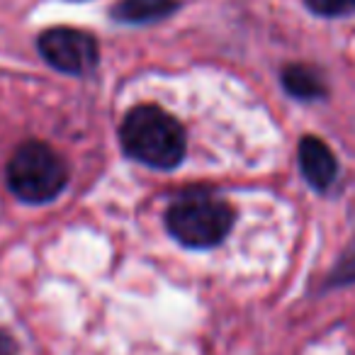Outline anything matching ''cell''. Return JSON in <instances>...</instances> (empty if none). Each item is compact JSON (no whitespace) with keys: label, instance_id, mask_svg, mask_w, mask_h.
<instances>
[{"label":"cell","instance_id":"1","mask_svg":"<svg viewBox=\"0 0 355 355\" xmlns=\"http://www.w3.org/2000/svg\"><path fill=\"white\" fill-rule=\"evenodd\" d=\"M119 141L129 158L158 171L180 166L188 151L183 124L156 105L129 110L119 127Z\"/></svg>","mask_w":355,"mask_h":355},{"label":"cell","instance_id":"2","mask_svg":"<svg viewBox=\"0 0 355 355\" xmlns=\"http://www.w3.org/2000/svg\"><path fill=\"white\" fill-rule=\"evenodd\" d=\"M8 188L30 205L56 200L69 185V166L64 156L44 141H25L15 148L6 168Z\"/></svg>","mask_w":355,"mask_h":355},{"label":"cell","instance_id":"3","mask_svg":"<svg viewBox=\"0 0 355 355\" xmlns=\"http://www.w3.org/2000/svg\"><path fill=\"white\" fill-rule=\"evenodd\" d=\"M234 209L217 195L185 193L171 202L166 212V227L175 241L188 248H212L227 239L234 227Z\"/></svg>","mask_w":355,"mask_h":355},{"label":"cell","instance_id":"4","mask_svg":"<svg viewBox=\"0 0 355 355\" xmlns=\"http://www.w3.org/2000/svg\"><path fill=\"white\" fill-rule=\"evenodd\" d=\"M37 46L51 69L69 76L90 73L100 61L95 37L83 30H73V27H51L42 32Z\"/></svg>","mask_w":355,"mask_h":355},{"label":"cell","instance_id":"5","mask_svg":"<svg viewBox=\"0 0 355 355\" xmlns=\"http://www.w3.org/2000/svg\"><path fill=\"white\" fill-rule=\"evenodd\" d=\"M300 156V171L306 178V183L316 190H329L338 178V161L334 151L321 141L319 137H304L297 148Z\"/></svg>","mask_w":355,"mask_h":355},{"label":"cell","instance_id":"6","mask_svg":"<svg viewBox=\"0 0 355 355\" xmlns=\"http://www.w3.org/2000/svg\"><path fill=\"white\" fill-rule=\"evenodd\" d=\"M178 8V0H119L110 15L124 25H148L171 17Z\"/></svg>","mask_w":355,"mask_h":355},{"label":"cell","instance_id":"7","mask_svg":"<svg viewBox=\"0 0 355 355\" xmlns=\"http://www.w3.org/2000/svg\"><path fill=\"white\" fill-rule=\"evenodd\" d=\"M282 85L297 100H319L326 95V83L316 69L306 64H292L282 71Z\"/></svg>","mask_w":355,"mask_h":355},{"label":"cell","instance_id":"8","mask_svg":"<svg viewBox=\"0 0 355 355\" xmlns=\"http://www.w3.org/2000/svg\"><path fill=\"white\" fill-rule=\"evenodd\" d=\"M306 8L321 17L355 15V0H304Z\"/></svg>","mask_w":355,"mask_h":355},{"label":"cell","instance_id":"9","mask_svg":"<svg viewBox=\"0 0 355 355\" xmlns=\"http://www.w3.org/2000/svg\"><path fill=\"white\" fill-rule=\"evenodd\" d=\"M350 282H355V241L345 248L338 266L334 268L329 277V285H350Z\"/></svg>","mask_w":355,"mask_h":355},{"label":"cell","instance_id":"10","mask_svg":"<svg viewBox=\"0 0 355 355\" xmlns=\"http://www.w3.org/2000/svg\"><path fill=\"white\" fill-rule=\"evenodd\" d=\"M0 355H17V345L8 331L0 329Z\"/></svg>","mask_w":355,"mask_h":355}]
</instances>
